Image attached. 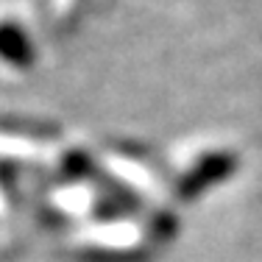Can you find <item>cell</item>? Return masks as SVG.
<instances>
[{
  "label": "cell",
  "instance_id": "6da1fadb",
  "mask_svg": "<svg viewBox=\"0 0 262 262\" xmlns=\"http://www.w3.org/2000/svg\"><path fill=\"white\" fill-rule=\"evenodd\" d=\"M234 165H237V159L226 151H215V154L201 157L195 165H192V170L179 182V195L182 198H195L198 192H204L207 187L232 176Z\"/></svg>",
  "mask_w": 262,
  "mask_h": 262
}]
</instances>
